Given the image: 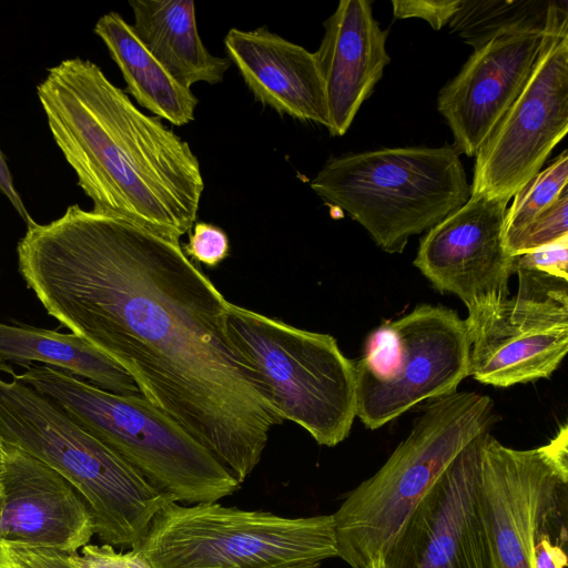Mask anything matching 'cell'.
<instances>
[{"label": "cell", "instance_id": "30bf717a", "mask_svg": "<svg viewBox=\"0 0 568 568\" xmlns=\"http://www.w3.org/2000/svg\"><path fill=\"white\" fill-rule=\"evenodd\" d=\"M567 132L568 13L566 2L552 1L536 65L476 155L471 194L510 201Z\"/></svg>", "mask_w": 568, "mask_h": 568}, {"label": "cell", "instance_id": "9c48e42d", "mask_svg": "<svg viewBox=\"0 0 568 568\" xmlns=\"http://www.w3.org/2000/svg\"><path fill=\"white\" fill-rule=\"evenodd\" d=\"M465 320L443 305L420 304L366 337L354 362L356 416L375 430L424 400L457 392L469 376Z\"/></svg>", "mask_w": 568, "mask_h": 568}, {"label": "cell", "instance_id": "277c9868", "mask_svg": "<svg viewBox=\"0 0 568 568\" xmlns=\"http://www.w3.org/2000/svg\"><path fill=\"white\" fill-rule=\"evenodd\" d=\"M0 437L57 470L77 489L103 544L132 547L156 513L173 501L2 362Z\"/></svg>", "mask_w": 568, "mask_h": 568}, {"label": "cell", "instance_id": "d6986e66", "mask_svg": "<svg viewBox=\"0 0 568 568\" xmlns=\"http://www.w3.org/2000/svg\"><path fill=\"white\" fill-rule=\"evenodd\" d=\"M142 44L183 87L223 81L231 61L213 55L197 32L193 0H130Z\"/></svg>", "mask_w": 568, "mask_h": 568}, {"label": "cell", "instance_id": "d6a6232c", "mask_svg": "<svg viewBox=\"0 0 568 568\" xmlns=\"http://www.w3.org/2000/svg\"><path fill=\"white\" fill-rule=\"evenodd\" d=\"M321 564H303V565H296V566H290L285 568H320Z\"/></svg>", "mask_w": 568, "mask_h": 568}, {"label": "cell", "instance_id": "4dcf8cb0", "mask_svg": "<svg viewBox=\"0 0 568 568\" xmlns=\"http://www.w3.org/2000/svg\"><path fill=\"white\" fill-rule=\"evenodd\" d=\"M0 191L3 193V195L9 200V202L12 204L14 210L18 212V214L23 219V221L27 223V225L31 224L33 222L32 217L30 216L27 207L23 204L22 199L20 197V194L18 193L12 174L9 170V166L6 162L4 155L0 149Z\"/></svg>", "mask_w": 568, "mask_h": 568}, {"label": "cell", "instance_id": "f1b7e54d", "mask_svg": "<svg viewBox=\"0 0 568 568\" xmlns=\"http://www.w3.org/2000/svg\"><path fill=\"white\" fill-rule=\"evenodd\" d=\"M462 0H393V14L396 19L419 18L426 20L434 30L448 24L457 12Z\"/></svg>", "mask_w": 568, "mask_h": 568}, {"label": "cell", "instance_id": "4fadbf2b", "mask_svg": "<svg viewBox=\"0 0 568 568\" xmlns=\"http://www.w3.org/2000/svg\"><path fill=\"white\" fill-rule=\"evenodd\" d=\"M508 203L470 194L420 239L414 265L438 292L456 295L466 307L510 295L514 256L505 237Z\"/></svg>", "mask_w": 568, "mask_h": 568}, {"label": "cell", "instance_id": "8992f818", "mask_svg": "<svg viewBox=\"0 0 568 568\" xmlns=\"http://www.w3.org/2000/svg\"><path fill=\"white\" fill-rule=\"evenodd\" d=\"M328 205L359 223L387 253L428 231L464 205L470 194L455 148L409 146L329 159L311 182Z\"/></svg>", "mask_w": 568, "mask_h": 568}, {"label": "cell", "instance_id": "603a6c76", "mask_svg": "<svg viewBox=\"0 0 568 568\" xmlns=\"http://www.w3.org/2000/svg\"><path fill=\"white\" fill-rule=\"evenodd\" d=\"M567 182L568 152L564 150L514 195V202L506 211V243L546 211L567 189Z\"/></svg>", "mask_w": 568, "mask_h": 568}, {"label": "cell", "instance_id": "e0dca14e", "mask_svg": "<svg viewBox=\"0 0 568 568\" xmlns=\"http://www.w3.org/2000/svg\"><path fill=\"white\" fill-rule=\"evenodd\" d=\"M388 31L373 14L368 0H342L324 22V34L314 52L328 110V131L344 135L390 62Z\"/></svg>", "mask_w": 568, "mask_h": 568}, {"label": "cell", "instance_id": "ba28073f", "mask_svg": "<svg viewBox=\"0 0 568 568\" xmlns=\"http://www.w3.org/2000/svg\"><path fill=\"white\" fill-rule=\"evenodd\" d=\"M229 336L284 420L318 445L346 439L356 417L354 362L329 334L291 326L229 302Z\"/></svg>", "mask_w": 568, "mask_h": 568}, {"label": "cell", "instance_id": "8fae6325", "mask_svg": "<svg viewBox=\"0 0 568 568\" xmlns=\"http://www.w3.org/2000/svg\"><path fill=\"white\" fill-rule=\"evenodd\" d=\"M568 479L567 425L532 449L480 439L479 508L490 568H536L539 537L559 506Z\"/></svg>", "mask_w": 568, "mask_h": 568}, {"label": "cell", "instance_id": "7402d4cb", "mask_svg": "<svg viewBox=\"0 0 568 568\" xmlns=\"http://www.w3.org/2000/svg\"><path fill=\"white\" fill-rule=\"evenodd\" d=\"M552 1L462 0L448 23L452 32L474 49L495 34L524 26L544 24Z\"/></svg>", "mask_w": 568, "mask_h": 568}, {"label": "cell", "instance_id": "484cf974", "mask_svg": "<svg viewBox=\"0 0 568 568\" xmlns=\"http://www.w3.org/2000/svg\"><path fill=\"white\" fill-rule=\"evenodd\" d=\"M182 250L187 257L215 267L229 256L230 243L226 233L221 227L197 222L193 225L189 241Z\"/></svg>", "mask_w": 568, "mask_h": 568}, {"label": "cell", "instance_id": "83f0119b", "mask_svg": "<svg viewBox=\"0 0 568 568\" xmlns=\"http://www.w3.org/2000/svg\"><path fill=\"white\" fill-rule=\"evenodd\" d=\"M68 555L75 568H152L139 551H116L108 544H88L81 548L80 554Z\"/></svg>", "mask_w": 568, "mask_h": 568}, {"label": "cell", "instance_id": "1f68e13d", "mask_svg": "<svg viewBox=\"0 0 568 568\" xmlns=\"http://www.w3.org/2000/svg\"><path fill=\"white\" fill-rule=\"evenodd\" d=\"M7 463V446L0 437V510L2 506V478L6 470Z\"/></svg>", "mask_w": 568, "mask_h": 568}, {"label": "cell", "instance_id": "ac0fdd59", "mask_svg": "<svg viewBox=\"0 0 568 568\" xmlns=\"http://www.w3.org/2000/svg\"><path fill=\"white\" fill-rule=\"evenodd\" d=\"M224 45L254 99L301 121L328 128L323 80L314 52L271 32L231 29Z\"/></svg>", "mask_w": 568, "mask_h": 568}, {"label": "cell", "instance_id": "7a4b0ae2", "mask_svg": "<svg viewBox=\"0 0 568 568\" xmlns=\"http://www.w3.org/2000/svg\"><path fill=\"white\" fill-rule=\"evenodd\" d=\"M37 93L93 211L174 242L191 231L204 181L185 140L143 113L90 60L67 59L50 68Z\"/></svg>", "mask_w": 568, "mask_h": 568}, {"label": "cell", "instance_id": "44dd1931", "mask_svg": "<svg viewBox=\"0 0 568 568\" xmlns=\"http://www.w3.org/2000/svg\"><path fill=\"white\" fill-rule=\"evenodd\" d=\"M119 67L126 92L154 116L182 126L194 120L197 98L180 84L142 44L121 14L109 12L94 27Z\"/></svg>", "mask_w": 568, "mask_h": 568}, {"label": "cell", "instance_id": "9a60e30c", "mask_svg": "<svg viewBox=\"0 0 568 568\" xmlns=\"http://www.w3.org/2000/svg\"><path fill=\"white\" fill-rule=\"evenodd\" d=\"M481 436L459 453L426 497L393 568H490L479 508Z\"/></svg>", "mask_w": 568, "mask_h": 568}, {"label": "cell", "instance_id": "d4e9b609", "mask_svg": "<svg viewBox=\"0 0 568 568\" xmlns=\"http://www.w3.org/2000/svg\"><path fill=\"white\" fill-rule=\"evenodd\" d=\"M568 187L525 230L507 241L509 253L515 256L552 243L568 235Z\"/></svg>", "mask_w": 568, "mask_h": 568}, {"label": "cell", "instance_id": "6da1fadb", "mask_svg": "<svg viewBox=\"0 0 568 568\" xmlns=\"http://www.w3.org/2000/svg\"><path fill=\"white\" fill-rule=\"evenodd\" d=\"M17 253L49 315L120 365L242 484L283 419L229 336V302L180 242L74 204L27 225Z\"/></svg>", "mask_w": 568, "mask_h": 568}, {"label": "cell", "instance_id": "3957f363", "mask_svg": "<svg viewBox=\"0 0 568 568\" xmlns=\"http://www.w3.org/2000/svg\"><path fill=\"white\" fill-rule=\"evenodd\" d=\"M497 420L487 395L455 392L430 399L384 465L332 515L337 557L351 568H390L414 517L448 466Z\"/></svg>", "mask_w": 568, "mask_h": 568}, {"label": "cell", "instance_id": "cb8c5ba5", "mask_svg": "<svg viewBox=\"0 0 568 568\" xmlns=\"http://www.w3.org/2000/svg\"><path fill=\"white\" fill-rule=\"evenodd\" d=\"M514 274L518 275V292L547 295L568 291V235L514 256Z\"/></svg>", "mask_w": 568, "mask_h": 568}, {"label": "cell", "instance_id": "5bb4252c", "mask_svg": "<svg viewBox=\"0 0 568 568\" xmlns=\"http://www.w3.org/2000/svg\"><path fill=\"white\" fill-rule=\"evenodd\" d=\"M548 14V13H547ZM544 24L501 31L474 49L439 91L437 109L458 153L476 156L526 85L544 44Z\"/></svg>", "mask_w": 568, "mask_h": 568}, {"label": "cell", "instance_id": "7c38bea8", "mask_svg": "<svg viewBox=\"0 0 568 568\" xmlns=\"http://www.w3.org/2000/svg\"><path fill=\"white\" fill-rule=\"evenodd\" d=\"M469 376L495 387L549 378L568 351V291L517 293L467 307Z\"/></svg>", "mask_w": 568, "mask_h": 568}, {"label": "cell", "instance_id": "5b68a950", "mask_svg": "<svg viewBox=\"0 0 568 568\" xmlns=\"http://www.w3.org/2000/svg\"><path fill=\"white\" fill-rule=\"evenodd\" d=\"M18 377L49 397L175 503H217L241 484L142 395H118L64 371L26 364Z\"/></svg>", "mask_w": 568, "mask_h": 568}, {"label": "cell", "instance_id": "4316f807", "mask_svg": "<svg viewBox=\"0 0 568 568\" xmlns=\"http://www.w3.org/2000/svg\"><path fill=\"white\" fill-rule=\"evenodd\" d=\"M0 568H75L68 552L0 542Z\"/></svg>", "mask_w": 568, "mask_h": 568}, {"label": "cell", "instance_id": "f546056e", "mask_svg": "<svg viewBox=\"0 0 568 568\" xmlns=\"http://www.w3.org/2000/svg\"><path fill=\"white\" fill-rule=\"evenodd\" d=\"M536 568H566L567 556L560 546L554 545L550 536L544 532L535 549Z\"/></svg>", "mask_w": 568, "mask_h": 568}, {"label": "cell", "instance_id": "2e32d148", "mask_svg": "<svg viewBox=\"0 0 568 568\" xmlns=\"http://www.w3.org/2000/svg\"><path fill=\"white\" fill-rule=\"evenodd\" d=\"M6 446L0 542L68 554L90 544L94 521L77 489L47 464Z\"/></svg>", "mask_w": 568, "mask_h": 568}, {"label": "cell", "instance_id": "52a82bcc", "mask_svg": "<svg viewBox=\"0 0 568 568\" xmlns=\"http://www.w3.org/2000/svg\"><path fill=\"white\" fill-rule=\"evenodd\" d=\"M152 568H285L337 557L332 515L284 517L171 501L131 547Z\"/></svg>", "mask_w": 568, "mask_h": 568}, {"label": "cell", "instance_id": "ffe728a7", "mask_svg": "<svg viewBox=\"0 0 568 568\" xmlns=\"http://www.w3.org/2000/svg\"><path fill=\"white\" fill-rule=\"evenodd\" d=\"M0 362L42 363L118 395H141L120 365L74 333L0 322Z\"/></svg>", "mask_w": 568, "mask_h": 568}]
</instances>
